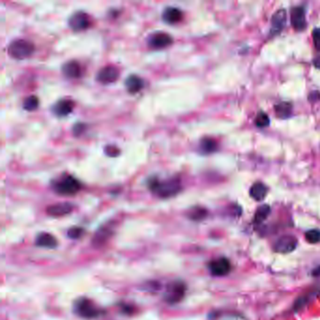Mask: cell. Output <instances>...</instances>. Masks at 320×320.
Here are the masks:
<instances>
[{
  "mask_svg": "<svg viewBox=\"0 0 320 320\" xmlns=\"http://www.w3.org/2000/svg\"><path fill=\"white\" fill-rule=\"evenodd\" d=\"M290 20L294 28L298 31L304 30L306 27L305 10L304 7H295L290 12Z\"/></svg>",
  "mask_w": 320,
  "mask_h": 320,
  "instance_id": "obj_12",
  "label": "cell"
},
{
  "mask_svg": "<svg viewBox=\"0 0 320 320\" xmlns=\"http://www.w3.org/2000/svg\"><path fill=\"white\" fill-rule=\"evenodd\" d=\"M81 187L80 181L71 175L62 176L53 184L54 192L60 196H74L81 190Z\"/></svg>",
  "mask_w": 320,
  "mask_h": 320,
  "instance_id": "obj_2",
  "label": "cell"
},
{
  "mask_svg": "<svg viewBox=\"0 0 320 320\" xmlns=\"http://www.w3.org/2000/svg\"><path fill=\"white\" fill-rule=\"evenodd\" d=\"M305 239L312 244H315L320 242V230L312 229L305 233Z\"/></svg>",
  "mask_w": 320,
  "mask_h": 320,
  "instance_id": "obj_26",
  "label": "cell"
},
{
  "mask_svg": "<svg viewBox=\"0 0 320 320\" xmlns=\"http://www.w3.org/2000/svg\"><path fill=\"white\" fill-rule=\"evenodd\" d=\"M217 142L212 138H203L199 144V150L202 154H211L217 150Z\"/></svg>",
  "mask_w": 320,
  "mask_h": 320,
  "instance_id": "obj_21",
  "label": "cell"
},
{
  "mask_svg": "<svg viewBox=\"0 0 320 320\" xmlns=\"http://www.w3.org/2000/svg\"><path fill=\"white\" fill-rule=\"evenodd\" d=\"M275 112L280 119H288L292 113V106L288 103H282L275 106Z\"/></svg>",
  "mask_w": 320,
  "mask_h": 320,
  "instance_id": "obj_22",
  "label": "cell"
},
{
  "mask_svg": "<svg viewBox=\"0 0 320 320\" xmlns=\"http://www.w3.org/2000/svg\"><path fill=\"white\" fill-rule=\"evenodd\" d=\"M74 311L81 317L91 319L99 315V309L90 299L87 298H79L74 304Z\"/></svg>",
  "mask_w": 320,
  "mask_h": 320,
  "instance_id": "obj_5",
  "label": "cell"
},
{
  "mask_svg": "<svg viewBox=\"0 0 320 320\" xmlns=\"http://www.w3.org/2000/svg\"><path fill=\"white\" fill-rule=\"evenodd\" d=\"M173 43V38L168 33L155 32L152 34L148 40L147 44L148 46L152 49L160 50L168 47Z\"/></svg>",
  "mask_w": 320,
  "mask_h": 320,
  "instance_id": "obj_6",
  "label": "cell"
},
{
  "mask_svg": "<svg viewBox=\"0 0 320 320\" xmlns=\"http://www.w3.org/2000/svg\"><path fill=\"white\" fill-rule=\"evenodd\" d=\"M267 192H268V189L265 185L262 182H256L251 187L250 196H252L255 200L261 201L265 198Z\"/></svg>",
  "mask_w": 320,
  "mask_h": 320,
  "instance_id": "obj_20",
  "label": "cell"
},
{
  "mask_svg": "<svg viewBox=\"0 0 320 320\" xmlns=\"http://www.w3.org/2000/svg\"><path fill=\"white\" fill-rule=\"evenodd\" d=\"M298 240L293 236H284L278 239L274 245V249L279 253H289L297 247Z\"/></svg>",
  "mask_w": 320,
  "mask_h": 320,
  "instance_id": "obj_14",
  "label": "cell"
},
{
  "mask_svg": "<svg viewBox=\"0 0 320 320\" xmlns=\"http://www.w3.org/2000/svg\"><path fill=\"white\" fill-rule=\"evenodd\" d=\"M74 108V103L69 99H62L53 106V112L58 117H66L71 114Z\"/></svg>",
  "mask_w": 320,
  "mask_h": 320,
  "instance_id": "obj_15",
  "label": "cell"
},
{
  "mask_svg": "<svg viewBox=\"0 0 320 320\" xmlns=\"http://www.w3.org/2000/svg\"><path fill=\"white\" fill-rule=\"evenodd\" d=\"M148 187L159 197L169 198L177 196L181 191V182L177 177L163 181L158 179H152L148 181Z\"/></svg>",
  "mask_w": 320,
  "mask_h": 320,
  "instance_id": "obj_1",
  "label": "cell"
},
{
  "mask_svg": "<svg viewBox=\"0 0 320 320\" xmlns=\"http://www.w3.org/2000/svg\"><path fill=\"white\" fill-rule=\"evenodd\" d=\"M270 212H271V208L268 205L259 206L255 212V222H257V223L263 222L269 216Z\"/></svg>",
  "mask_w": 320,
  "mask_h": 320,
  "instance_id": "obj_23",
  "label": "cell"
},
{
  "mask_svg": "<svg viewBox=\"0 0 320 320\" xmlns=\"http://www.w3.org/2000/svg\"><path fill=\"white\" fill-rule=\"evenodd\" d=\"M104 152L110 157H117L120 155V149L116 146H107L104 148Z\"/></svg>",
  "mask_w": 320,
  "mask_h": 320,
  "instance_id": "obj_29",
  "label": "cell"
},
{
  "mask_svg": "<svg viewBox=\"0 0 320 320\" xmlns=\"http://www.w3.org/2000/svg\"><path fill=\"white\" fill-rule=\"evenodd\" d=\"M125 87L127 88L128 92H130V94H136V93L139 92L143 88L144 82L139 76L131 74L126 78Z\"/></svg>",
  "mask_w": 320,
  "mask_h": 320,
  "instance_id": "obj_19",
  "label": "cell"
},
{
  "mask_svg": "<svg viewBox=\"0 0 320 320\" xmlns=\"http://www.w3.org/2000/svg\"><path fill=\"white\" fill-rule=\"evenodd\" d=\"M69 27L74 31H82L90 26V19L84 11H76L69 18Z\"/></svg>",
  "mask_w": 320,
  "mask_h": 320,
  "instance_id": "obj_7",
  "label": "cell"
},
{
  "mask_svg": "<svg viewBox=\"0 0 320 320\" xmlns=\"http://www.w3.org/2000/svg\"><path fill=\"white\" fill-rule=\"evenodd\" d=\"M287 24V11L286 10H279L276 11L271 19V35L275 36L283 31Z\"/></svg>",
  "mask_w": 320,
  "mask_h": 320,
  "instance_id": "obj_13",
  "label": "cell"
},
{
  "mask_svg": "<svg viewBox=\"0 0 320 320\" xmlns=\"http://www.w3.org/2000/svg\"><path fill=\"white\" fill-rule=\"evenodd\" d=\"M209 269L214 276H224L231 271V264L230 261L222 257L212 261L209 265Z\"/></svg>",
  "mask_w": 320,
  "mask_h": 320,
  "instance_id": "obj_10",
  "label": "cell"
},
{
  "mask_svg": "<svg viewBox=\"0 0 320 320\" xmlns=\"http://www.w3.org/2000/svg\"><path fill=\"white\" fill-rule=\"evenodd\" d=\"M73 211V205L69 202H62L51 205L46 209V212L52 217H63Z\"/></svg>",
  "mask_w": 320,
  "mask_h": 320,
  "instance_id": "obj_11",
  "label": "cell"
},
{
  "mask_svg": "<svg viewBox=\"0 0 320 320\" xmlns=\"http://www.w3.org/2000/svg\"><path fill=\"white\" fill-rule=\"evenodd\" d=\"M34 44L24 39L14 40L8 46V54L11 58L17 60H26L34 53Z\"/></svg>",
  "mask_w": 320,
  "mask_h": 320,
  "instance_id": "obj_3",
  "label": "cell"
},
{
  "mask_svg": "<svg viewBox=\"0 0 320 320\" xmlns=\"http://www.w3.org/2000/svg\"><path fill=\"white\" fill-rule=\"evenodd\" d=\"M314 65H315L317 69H320V55L319 57H317V58H315V60H314Z\"/></svg>",
  "mask_w": 320,
  "mask_h": 320,
  "instance_id": "obj_32",
  "label": "cell"
},
{
  "mask_svg": "<svg viewBox=\"0 0 320 320\" xmlns=\"http://www.w3.org/2000/svg\"><path fill=\"white\" fill-rule=\"evenodd\" d=\"M36 244L38 245L39 247L47 248V249H54L59 245V241L54 235L44 232V233L39 234L37 236Z\"/></svg>",
  "mask_w": 320,
  "mask_h": 320,
  "instance_id": "obj_18",
  "label": "cell"
},
{
  "mask_svg": "<svg viewBox=\"0 0 320 320\" xmlns=\"http://www.w3.org/2000/svg\"><path fill=\"white\" fill-rule=\"evenodd\" d=\"M68 236L69 238L72 239H80L82 235L84 234V229L81 228H71L68 231Z\"/></svg>",
  "mask_w": 320,
  "mask_h": 320,
  "instance_id": "obj_28",
  "label": "cell"
},
{
  "mask_svg": "<svg viewBox=\"0 0 320 320\" xmlns=\"http://www.w3.org/2000/svg\"><path fill=\"white\" fill-rule=\"evenodd\" d=\"M182 11H180L178 8L176 7H167L165 8L163 11V14H162V18H163V21L170 25H173V24H177L179 21H181L182 19Z\"/></svg>",
  "mask_w": 320,
  "mask_h": 320,
  "instance_id": "obj_16",
  "label": "cell"
},
{
  "mask_svg": "<svg viewBox=\"0 0 320 320\" xmlns=\"http://www.w3.org/2000/svg\"><path fill=\"white\" fill-rule=\"evenodd\" d=\"M23 107L25 110L29 111V112L35 111L39 107V99L34 95L28 96L25 99V101L23 103Z\"/></svg>",
  "mask_w": 320,
  "mask_h": 320,
  "instance_id": "obj_24",
  "label": "cell"
},
{
  "mask_svg": "<svg viewBox=\"0 0 320 320\" xmlns=\"http://www.w3.org/2000/svg\"><path fill=\"white\" fill-rule=\"evenodd\" d=\"M114 234V227L112 224H104L102 228H99L94 234L92 239V244L95 247H102L108 241L110 238Z\"/></svg>",
  "mask_w": 320,
  "mask_h": 320,
  "instance_id": "obj_9",
  "label": "cell"
},
{
  "mask_svg": "<svg viewBox=\"0 0 320 320\" xmlns=\"http://www.w3.org/2000/svg\"><path fill=\"white\" fill-rule=\"evenodd\" d=\"M313 40L315 48L320 51V28H315L313 31Z\"/></svg>",
  "mask_w": 320,
  "mask_h": 320,
  "instance_id": "obj_30",
  "label": "cell"
},
{
  "mask_svg": "<svg viewBox=\"0 0 320 320\" xmlns=\"http://www.w3.org/2000/svg\"><path fill=\"white\" fill-rule=\"evenodd\" d=\"M206 216V211L202 208H194L188 212V217L194 221H200Z\"/></svg>",
  "mask_w": 320,
  "mask_h": 320,
  "instance_id": "obj_25",
  "label": "cell"
},
{
  "mask_svg": "<svg viewBox=\"0 0 320 320\" xmlns=\"http://www.w3.org/2000/svg\"><path fill=\"white\" fill-rule=\"evenodd\" d=\"M62 72L68 78H78L82 74L81 65L76 60L67 61L62 66Z\"/></svg>",
  "mask_w": 320,
  "mask_h": 320,
  "instance_id": "obj_17",
  "label": "cell"
},
{
  "mask_svg": "<svg viewBox=\"0 0 320 320\" xmlns=\"http://www.w3.org/2000/svg\"><path fill=\"white\" fill-rule=\"evenodd\" d=\"M84 130H85V125L78 123V124L74 125V127H73V134L76 136H78L79 135H81Z\"/></svg>",
  "mask_w": 320,
  "mask_h": 320,
  "instance_id": "obj_31",
  "label": "cell"
},
{
  "mask_svg": "<svg viewBox=\"0 0 320 320\" xmlns=\"http://www.w3.org/2000/svg\"><path fill=\"white\" fill-rule=\"evenodd\" d=\"M255 124L259 128H264L270 124V118L265 113H259L255 119Z\"/></svg>",
  "mask_w": 320,
  "mask_h": 320,
  "instance_id": "obj_27",
  "label": "cell"
},
{
  "mask_svg": "<svg viewBox=\"0 0 320 320\" xmlns=\"http://www.w3.org/2000/svg\"><path fill=\"white\" fill-rule=\"evenodd\" d=\"M120 70L114 65H107L103 67L97 73V80L101 84L108 85L112 84L119 79Z\"/></svg>",
  "mask_w": 320,
  "mask_h": 320,
  "instance_id": "obj_8",
  "label": "cell"
},
{
  "mask_svg": "<svg viewBox=\"0 0 320 320\" xmlns=\"http://www.w3.org/2000/svg\"><path fill=\"white\" fill-rule=\"evenodd\" d=\"M186 285L180 281H174L167 286L164 293V299L169 304H179L184 298Z\"/></svg>",
  "mask_w": 320,
  "mask_h": 320,
  "instance_id": "obj_4",
  "label": "cell"
}]
</instances>
